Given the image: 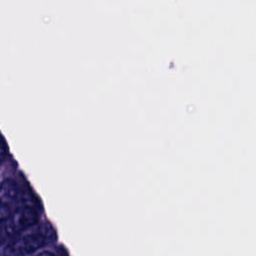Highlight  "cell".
<instances>
[{"label": "cell", "mask_w": 256, "mask_h": 256, "mask_svg": "<svg viewBox=\"0 0 256 256\" xmlns=\"http://www.w3.org/2000/svg\"><path fill=\"white\" fill-rule=\"evenodd\" d=\"M55 238V231L49 224L36 223L5 245L4 256H26L51 243Z\"/></svg>", "instance_id": "1"}, {"label": "cell", "mask_w": 256, "mask_h": 256, "mask_svg": "<svg viewBox=\"0 0 256 256\" xmlns=\"http://www.w3.org/2000/svg\"><path fill=\"white\" fill-rule=\"evenodd\" d=\"M37 220L38 212L32 205L21 203L16 206L0 225V245H6L18 234L36 224Z\"/></svg>", "instance_id": "2"}, {"label": "cell", "mask_w": 256, "mask_h": 256, "mask_svg": "<svg viewBox=\"0 0 256 256\" xmlns=\"http://www.w3.org/2000/svg\"><path fill=\"white\" fill-rule=\"evenodd\" d=\"M10 211H11V209H10L9 203L3 202L0 199V225L3 223L5 218L9 215Z\"/></svg>", "instance_id": "3"}, {"label": "cell", "mask_w": 256, "mask_h": 256, "mask_svg": "<svg viewBox=\"0 0 256 256\" xmlns=\"http://www.w3.org/2000/svg\"><path fill=\"white\" fill-rule=\"evenodd\" d=\"M8 152V147L6 145V142L2 135L0 134V163L5 159Z\"/></svg>", "instance_id": "4"}, {"label": "cell", "mask_w": 256, "mask_h": 256, "mask_svg": "<svg viewBox=\"0 0 256 256\" xmlns=\"http://www.w3.org/2000/svg\"><path fill=\"white\" fill-rule=\"evenodd\" d=\"M32 256H54L53 253H51L50 251H44V252H41V253H37V254H34Z\"/></svg>", "instance_id": "5"}, {"label": "cell", "mask_w": 256, "mask_h": 256, "mask_svg": "<svg viewBox=\"0 0 256 256\" xmlns=\"http://www.w3.org/2000/svg\"><path fill=\"white\" fill-rule=\"evenodd\" d=\"M0 187H1V183H0Z\"/></svg>", "instance_id": "6"}]
</instances>
